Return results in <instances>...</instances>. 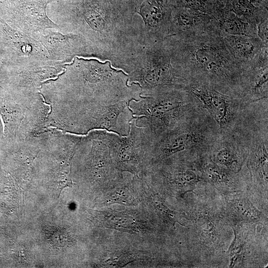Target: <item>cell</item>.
<instances>
[{"label":"cell","mask_w":268,"mask_h":268,"mask_svg":"<svg viewBox=\"0 0 268 268\" xmlns=\"http://www.w3.org/2000/svg\"><path fill=\"white\" fill-rule=\"evenodd\" d=\"M135 10L126 0H56L47 13L60 32L82 36L94 58L122 70L145 41Z\"/></svg>","instance_id":"6da1fadb"},{"label":"cell","mask_w":268,"mask_h":268,"mask_svg":"<svg viewBox=\"0 0 268 268\" xmlns=\"http://www.w3.org/2000/svg\"><path fill=\"white\" fill-rule=\"evenodd\" d=\"M163 42L173 66L188 83L204 84L225 93L242 87L246 70L229 51L217 23L202 32L168 36Z\"/></svg>","instance_id":"7a4b0ae2"},{"label":"cell","mask_w":268,"mask_h":268,"mask_svg":"<svg viewBox=\"0 0 268 268\" xmlns=\"http://www.w3.org/2000/svg\"><path fill=\"white\" fill-rule=\"evenodd\" d=\"M64 69L57 79L45 84L43 90L51 96L70 100L78 105L76 110H92L141 97L140 86L129 84L128 75L113 67L109 61L75 57Z\"/></svg>","instance_id":"3957f363"},{"label":"cell","mask_w":268,"mask_h":268,"mask_svg":"<svg viewBox=\"0 0 268 268\" xmlns=\"http://www.w3.org/2000/svg\"><path fill=\"white\" fill-rule=\"evenodd\" d=\"M190 97L185 86L165 85L153 89L129 107L135 125L146 128L154 142L164 133L180 125Z\"/></svg>","instance_id":"277c9868"},{"label":"cell","mask_w":268,"mask_h":268,"mask_svg":"<svg viewBox=\"0 0 268 268\" xmlns=\"http://www.w3.org/2000/svg\"><path fill=\"white\" fill-rule=\"evenodd\" d=\"M128 75V84H138L144 95L165 85L186 86L187 81L173 66L163 41H145L122 70Z\"/></svg>","instance_id":"5b68a950"},{"label":"cell","mask_w":268,"mask_h":268,"mask_svg":"<svg viewBox=\"0 0 268 268\" xmlns=\"http://www.w3.org/2000/svg\"><path fill=\"white\" fill-rule=\"evenodd\" d=\"M104 136L117 168L137 176L144 161L149 157L153 140L146 128L131 123L127 136H120L105 130Z\"/></svg>","instance_id":"8992f818"},{"label":"cell","mask_w":268,"mask_h":268,"mask_svg":"<svg viewBox=\"0 0 268 268\" xmlns=\"http://www.w3.org/2000/svg\"><path fill=\"white\" fill-rule=\"evenodd\" d=\"M52 62L38 41L11 27L0 17V65L31 66Z\"/></svg>","instance_id":"52a82bcc"},{"label":"cell","mask_w":268,"mask_h":268,"mask_svg":"<svg viewBox=\"0 0 268 268\" xmlns=\"http://www.w3.org/2000/svg\"><path fill=\"white\" fill-rule=\"evenodd\" d=\"M56 0H0V17L11 27L32 37L60 27L48 16L49 4Z\"/></svg>","instance_id":"ba28073f"},{"label":"cell","mask_w":268,"mask_h":268,"mask_svg":"<svg viewBox=\"0 0 268 268\" xmlns=\"http://www.w3.org/2000/svg\"><path fill=\"white\" fill-rule=\"evenodd\" d=\"M32 37L44 47L51 61L67 64L75 57L94 58L87 41L79 34L49 29L44 33L36 34Z\"/></svg>","instance_id":"9c48e42d"},{"label":"cell","mask_w":268,"mask_h":268,"mask_svg":"<svg viewBox=\"0 0 268 268\" xmlns=\"http://www.w3.org/2000/svg\"><path fill=\"white\" fill-rule=\"evenodd\" d=\"M174 0H142L135 12L141 17L145 41H163L169 36Z\"/></svg>","instance_id":"30bf717a"},{"label":"cell","mask_w":268,"mask_h":268,"mask_svg":"<svg viewBox=\"0 0 268 268\" xmlns=\"http://www.w3.org/2000/svg\"><path fill=\"white\" fill-rule=\"evenodd\" d=\"M186 87L221 127L228 124L232 117L231 97L204 84L189 82Z\"/></svg>","instance_id":"8fae6325"},{"label":"cell","mask_w":268,"mask_h":268,"mask_svg":"<svg viewBox=\"0 0 268 268\" xmlns=\"http://www.w3.org/2000/svg\"><path fill=\"white\" fill-rule=\"evenodd\" d=\"M201 137L197 133L179 127L164 133L152 145L149 157L162 160L197 145Z\"/></svg>","instance_id":"7c38bea8"},{"label":"cell","mask_w":268,"mask_h":268,"mask_svg":"<svg viewBox=\"0 0 268 268\" xmlns=\"http://www.w3.org/2000/svg\"><path fill=\"white\" fill-rule=\"evenodd\" d=\"M216 20L204 13L174 7L170 17L169 36L205 31L216 24Z\"/></svg>","instance_id":"4fadbf2b"},{"label":"cell","mask_w":268,"mask_h":268,"mask_svg":"<svg viewBox=\"0 0 268 268\" xmlns=\"http://www.w3.org/2000/svg\"><path fill=\"white\" fill-rule=\"evenodd\" d=\"M221 34L229 51L245 70L251 66L263 46L268 44L259 37Z\"/></svg>","instance_id":"5bb4252c"},{"label":"cell","mask_w":268,"mask_h":268,"mask_svg":"<svg viewBox=\"0 0 268 268\" xmlns=\"http://www.w3.org/2000/svg\"><path fill=\"white\" fill-rule=\"evenodd\" d=\"M216 20L221 33L258 37L257 25L249 23L230 10L224 8Z\"/></svg>","instance_id":"9a60e30c"},{"label":"cell","mask_w":268,"mask_h":268,"mask_svg":"<svg viewBox=\"0 0 268 268\" xmlns=\"http://www.w3.org/2000/svg\"><path fill=\"white\" fill-rule=\"evenodd\" d=\"M268 67H249L244 73L242 87L253 96H263L268 92Z\"/></svg>","instance_id":"2e32d148"},{"label":"cell","mask_w":268,"mask_h":268,"mask_svg":"<svg viewBox=\"0 0 268 268\" xmlns=\"http://www.w3.org/2000/svg\"><path fill=\"white\" fill-rule=\"evenodd\" d=\"M224 8L250 23L257 25L261 20L268 18L267 9L254 6L248 0H228Z\"/></svg>","instance_id":"e0dca14e"},{"label":"cell","mask_w":268,"mask_h":268,"mask_svg":"<svg viewBox=\"0 0 268 268\" xmlns=\"http://www.w3.org/2000/svg\"><path fill=\"white\" fill-rule=\"evenodd\" d=\"M101 215L102 224L120 231L131 233L138 232V225L130 215L123 212L103 211Z\"/></svg>","instance_id":"ac0fdd59"},{"label":"cell","mask_w":268,"mask_h":268,"mask_svg":"<svg viewBox=\"0 0 268 268\" xmlns=\"http://www.w3.org/2000/svg\"><path fill=\"white\" fill-rule=\"evenodd\" d=\"M162 174L169 182L187 192L194 189L200 179L194 172L183 168H173L172 171H164Z\"/></svg>","instance_id":"d6986e66"},{"label":"cell","mask_w":268,"mask_h":268,"mask_svg":"<svg viewBox=\"0 0 268 268\" xmlns=\"http://www.w3.org/2000/svg\"><path fill=\"white\" fill-rule=\"evenodd\" d=\"M216 162L233 171H238L242 165L241 156L236 148L228 144L221 146L214 154Z\"/></svg>","instance_id":"ffe728a7"},{"label":"cell","mask_w":268,"mask_h":268,"mask_svg":"<svg viewBox=\"0 0 268 268\" xmlns=\"http://www.w3.org/2000/svg\"><path fill=\"white\" fill-rule=\"evenodd\" d=\"M230 206L234 215L239 220L247 221L258 220L262 213L245 198H237L232 201Z\"/></svg>","instance_id":"44dd1931"},{"label":"cell","mask_w":268,"mask_h":268,"mask_svg":"<svg viewBox=\"0 0 268 268\" xmlns=\"http://www.w3.org/2000/svg\"><path fill=\"white\" fill-rule=\"evenodd\" d=\"M254 174L258 181L268 186V151L265 144H260L256 148L253 159Z\"/></svg>","instance_id":"7402d4cb"},{"label":"cell","mask_w":268,"mask_h":268,"mask_svg":"<svg viewBox=\"0 0 268 268\" xmlns=\"http://www.w3.org/2000/svg\"><path fill=\"white\" fill-rule=\"evenodd\" d=\"M201 169L205 178L215 185L225 186L230 182L229 174L211 160L204 162Z\"/></svg>","instance_id":"603a6c76"},{"label":"cell","mask_w":268,"mask_h":268,"mask_svg":"<svg viewBox=\"0 0 268 268\" xmlns=\"http://www.w3.org/2000/svg\"><path fill=\"white\" fill-rule=\"evenodd\" d=\"M235 238L229 249L230 265L229 267H236L241 261L244 254V244L235 232Z\"/></svg>","instance_id":"cb8c5ba5"},{"label":"cell","mask_w":268,"mask_h":268,"mask_svg":"<svg viewBox=\"0 0 268 268\" xmlns=\"http://www.w3.org/2000/svg\"><path fill=\"white\" fill-rule=\"evenodd\" d=\"M153 204L163 218L170 222L173 226L176 222H179V213L169 209L158 198H155L153 199Z\"/></svg>","instance_id":"d4e9b609"},{"label":"cell","mask_w":268,"mask_h":268,"mask_svg":"<svg viewBox=\"0 0 268 268\" xmlns=\"http://www.w3.org/2000/svg\"><path fill=\"white\" fill-rule=\"evenodd\" d=\"M109 203H119L127 205H134L135 201L127 189L121 188L116 190L108 200Z\"/></svg>","instance_id":"484cf974"},{"label":"cell","mask_w":268,"mask_h":268,"mask_svg":"<svg viewBox=\"0 0 268 268\" xmlns=\"http://www.w3.org/2000/svg\"><path fill=\"white\" fill-rule=\"evenodd\" d=\"M257 35L264 43L268 44V18L261 20L257 25Z\"/></svg>","instance_id":"4316f807"},{"label":"cell","mask_w":268,"mask_h":268,"mask_svg":"<svg viewBox=\"0 0 268 268\" xmlns=\"http://www.w3.org/2000/svg\"><path fill=\"white\" fill-rule=\"evenodd\" d=\"M131 4H132L136 8L140 3L142 0H126ZM136 11V10H135Z\"/></svg>","instance_id":"83f0119b"},{"label":"cell","mask_w":268,"mask_h":268,"mask_svg":"<svg viewBox=\"0 0 268 268\" xmlns=\"http://www.w3.org/2000/svg\"><path fill=\"white\" fill-rule=\"evenodd\" d=\"M251 3H256L258 4H261L264 2L266 0H248Z\"/></svg>","instance_id":"f1b7e54d"}]
</instances>
